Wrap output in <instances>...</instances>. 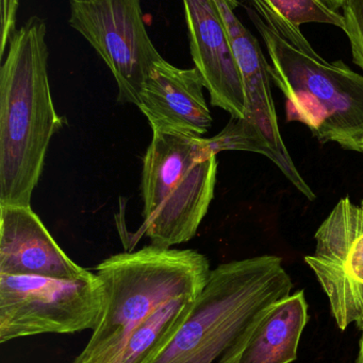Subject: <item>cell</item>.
I'll return each instance as SVG.
<instances>
[{"instance_id":"14","label":"cell","mask_w":363,"mask_h":363,"mask_svg":"<svg viewBox=\"0 0 363 363\" xmlns=\"http://www.w3.org/2000/svg\"><path fill=\"white\" fill-rule=\"evenodd\" d=\"M253 10L262 21L281 38L300 50L309 53L313 48L300 26L325 23L343 29L345 21L339 11L330 8L323 0H249Z\"/></svg>"},{"instance_id":"18","label":"cell","mask_w":363,"mask_h":363,"mask_svg":"<svg viewBox=\"0 0 363 363\" xmlns=\"http://www.w3.org/2000/svg\"><path fill=\"white\" fill-rule=\"evenodd\" d=\"M18 10V0H1V47L0 57L9 46L13 34L16 31V16Z\"/></svg>"},{"instance_id":"5","label":"cell","mask_w":363,"mask_h":363,"mask_svg":"<svg viewBox=\"0 0 363 363\" xmlns=\"http://www.w3.org/2000/svg\"><path fill=\"white\" fill-rule=\"evenodd\" d=\"M217 172V155L204 138L153 133L141 182V230L151 245L172 247L195 236L215 196Z\"/></svg>"},{"instance_id":"19","label":"cell","mask_w":363,"mask_h":363,"mask_svg":"<svg viewBox=\"0 0 363 363\" xmlns=\"http://www.w3.org/2000/svg\"><path fill=\"white\" fill-rule=\"evenodd\" d=\"M323 1L327 4L330 8L338 11L339 9L343 8L347 0H323Z\"/></svg>"},{"instance_id":"1","label":"cell","mask_w":363,"mask_h":363,"mask_svg":"<svg viewBox=\"0 0 363 363\" xmlns=\"http://www.w3.org/2000/svg\"><path fill=\"white\" fill-rule=\"evenodd\" d=\"M46 35L44 19L30 17L0 69V206H31L49 145L66 123L53 106Z\"/></svg>"},{"instance_id":"15","label":"cell","mask_w":363,"mask_h":363,"mask_svg":"<svg viewBox=\"0 0 363 363\" xmlns=\"http://www.w3.org/2000/svg\"><path fill=\"white\" fill-rule=\"evenodd\" d=\"M200 294L179 296L136 328L113 363H151L172 340Z\"/></svg>"},{"instance_id":"9","label":"cell","mask_w":363,"mask_h":363,"mask_svg":"<svg viewBox=\"0 0 363 363\" xmlns=\"http://www.w3.org/2000/svg\"><path fill=\"white\" fill-rule=\"evenodd\" d=\"M229 34L232 51L242 77L245 94V114L272 148L277 157V167L281 170L294 187L308 200L315 199L294 165L279 131L278 119L271 91L270 65L262 52L257 38L239 21L234 14L236 0H217Z\"/></svg>"},{"instance_id":"4","label":"cell","mask_w":363,"mask_h":363,"mask_svg":"<svg viewBox=\"0 0 363 363\" xmlns=\"http://www.w3.org/2000/svg\"><path fill=\"white\" fill-rule=\"evenodd\" d=\"M272 65L270 74L287 99L288 121L306 125L322 144L362 152L363 76L342 61L300 50L247 9Z\"/></svg>"},{"instance_id":"12","label":"cell","mask_w":363,"mask_h":363,"mask_svg":"<svg viewBox=\"0 0 363 363\" xmlns=\"http://www.w3.org/2000/svg\"><path fill=\"white\" fill-rule=\"evenodd\" d=\"M90 273L64 253L31 206H0V274L77 279Z\"/></svg>"},{"instance_id":"7","label":"cell","mask_w":363,"mask_h":363,"mask_svg":"<svg viewBox=\"0 0 363 363\" xmlns=\"http://www.w3.org/2000/svg\"><path fill=\"white\" fill-rule=\"evenodd\" d=\"M70 23L107 64L117 101L140 104L143 85L161 59L149 38L141 0H70Z\"/></svg>"},{"instance_id":"16","label":"cell","mask_w":363,"mask_h":363,"mask_svg":"<svg viewBox=\"0 0 363 363\" xmlns=\"http://www.w3.org/2000/svg\"><path fill=\"white\" fill-rule=\"evenodd\" d=\"M209 152L217 155L223 151H249L269 157L276 165L277 157L261 132L244 118L230 119L217 135L204 138Z\"/></svg>"},{"instance_id":"2","label":"cell","mask_w":363,"mask_h":363,"mask_svg":"<svg viewBox=\"0 0 363 363\" xmlns=\"http://www.w3.org/2000/svg\"><path fill=\"white\" fill-rule=\"evenodd\" d=\"M277 256L234 260L211 270L191 313L151 363H239L262 318L291 294Z\"/></svg>"},{"instance_id":"8","label":"cell","mask_w":363,"mask_h":363,"mask_svg":"<svg viewBox=\"0 0 363 363\" xmlns=\"http://www.w3.org/2000/svg\"><path fill=\"white\" fill-rule=\"evenodd\" d=\"M305 262L313 271L341 330H363V209L350 198L337 203L315 235Z\"/></svg>"},{"instance_id":"11","label":"cell","mask_w":363,"mask_h":363,"mask_svg":"<svg viewBox=\"0 0 363 363\" xmlns=\"http://www.w3.org/2000/svg\"><path fill=\"white\" fill-rule=\"evenodd\" d=\"M204 89L195 67H176L161 57L153 64L143 85L138 108L153 133L202 138L213 121Z\"/></svg>"},{"instance_id":"3","label":"cell","mask_w":363,"mask_h":363,"mask_svg":"<svg viewBox=\"0 0 363 363\" xmlns=\"http://www.w3.org/2000/svg\"><path fill=\"white\" fill-rule=\"evenodd\" d=\"M210 273L208 258L195 250L149 245L107 258L96 267L104 309L72 363L114 362L138 326L174 298L200 294Z\"/></svg>"},{"instance_id":"17","label":"cell","mask_w":363,"mask_h":363,"mask_svg":"<svg viewBox=\"0 0 363 363\" xmlns=\"http://www.w3.org/2000/svg\"><path fill=\"white\" fill-rule=\"evenodd\" d=\"M342 9V30L349 38L354 63L363 70V0H347Z\"/></svg>"},{"instance_id":"13","label":"cell","mask_w":363,"mask_h":363,"mask_svg":"<svg viewBox=\"0 0 363 363\" xmlns=\"http://www.w3.org/2000/svg\"><path fill=\"white\" fill-rule=\"evenodd\" d=\"M308 319V303L303 290L279 301L258 324L239 363L296 362Z\"/></svg>"},{"instance_id":"23","label":"cell","mask_w":363,"mask_h":363,"mask_svg":"<svg viewBox=\"0 0 363 363\" xmlns=\"http://www.w3.org/2000/svg\"></svg>"},{"instance_id":"21","label":"cell","mask_w":363,"mask_h":363,"mask_svg":"<svg viewBox=\"0 0 363 363\" xmlns=\"http://www.w3.org/2000/svg\"><path fill=\"white\" fill-rule=\"evenodd\" d=\"M362 209H363V201L362 202Z\"/></svg>"},{"instance_id":"20","label":"cell","mask_w":363,"mask_h":363,"mask_svg":"<svg viewBox=\"0 0 363 363\" xmlns=\"http://www.w3.org/2000/svg\"><path fill=\"white\" fill-rule=\"evenodd\" d=\"M356 363H363V330L362 336L359 341V352H358V357L357 360H356Z\"/></svg>"},{"instance_id":"6","label":"cell","mask_w":363,"mask_h":363,"mask_svg":"<svg viewBox=\"0 0 363 363\" xmlns=\"http://www.w3.org/2000/svg\"><path fill=\"white\" fill-rule=\"evenodd\" d=\"M104 305L96 273L77 279L0 274V343L92 330Z\"/></svg>"},{"instance_id":"22","label":"cell","mask_w":363,"mask_h":363,"mask_svg":"<svg viewBox=\"0 0 363 363\" xmlns=\"http://www.w3.org/2000/svg\"><path fill=\"white\" fill-rule=\"evenodd\" d=\"M362 152H363V143H362Z\"/></svg>"},{"instance_id":"10","label":"cell","mask_w":363,"mask_h":363,"mask_svg":"<svg viewBox=\"0 0 363 363\" xmlns=\"http://www.w3.org/2000/svg\"><path fill=\"white\" fill-rule=\"evenodd\" d=\"M194 67L200 72L213 106L244 118L242 77L217 0H183Z\"/></svg>"}]
</instances>
